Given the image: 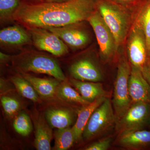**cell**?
<instances>
[{
	"mask_svg": "<svg viewBox=\"0 0 150 150\" xmlns=\"http://www.w3.org/2000/svg\"><path fill=\"white\" fill-rule=\"evenodd\" d=\"M32 43L29 32L19 25L5 28L0 31L1 46L20 47Z\"/></svg>",
	"mask_w": 150,
	"mask_h": 150,
	"instance_id": "13",
	"label": "cell"
},
{
	"mask_svg": "<svg viewBox=\"0 0 150 150\" xmlns=\"http://www.w3.org/2000/svg\"><path fill=\"white\" fill-rule=\"evenodd\" d=\"M135 18L143 30L150 58V0H144L136 12Z\"/></svg>",
	"mask_w": 150,
	"mask_h": 150,
	"instance_id": "20",
	"label": "cell"
},
{
	"mask_svg": "<svg viewBox=\"0 0 150 150\" xmlns=\"http://www.w3.org/2000/svg\"><path fill=\"white\" fill-rule=\"evenodd\" d=\"M106 98L107 97L98 98L89 104L83 105L79 110L76 123L72 128L76 142H78L81 139L84 130L92 114L104 102Z\"/></svg>",
	"mask_w": 150,
	"mask_h": 150,
	"instance_id": "16",
	"label": "cell"
},
{
	"mask_svg": "<svg viewBox=\"0 0 150 150\" xmlns=\"http://www.w3.org/2000/svg\"><path fill=\"white\" fill-rule=\"evenodd\" d=\"M84 22L47 29L58 35L68 47L79 50L85 48L91 41V35Z\"/></svg>",
	"mask_w": 150,
	"mask_h": 150,
	"instance_id": "10",
	"label": "cell"
},
{
	"mask_svg": "<svg viewBox=\"0 0 150 150\" xmlns=\"http://www.w3.org/2000/svg\"><path fill=\"white\" fill-rule=\"evenodd\" d=\"M32 43L38 50L48 52L56 56H64L69 53L66 44L56 34L48 29L35 28L28 30Z\"/></svg>",
	"mask_w": 150,
	"mask_h": 150,
	"instance_id": "9",
	"label": "cell"
},
{
	"mask_svg": "<svg viewBox=\"0 0 150 150\" xmlns=\"http://www.w3.org/2000/svg\"><path fill=\"white\" fill-rule=\"evenodd\" d=\"M35 138L34 143L36 149H51V142L52 139V131L46 121L39 118L35 124Z\"/></svg>",
	"mask_w": 150,
	"mask_h": 150,
	"instance_id": "19",
	"label": "cell"
},
{
	"mask_svg": "<svg viewBox=\"0 0 150 150\" xmlns=\"http://www.w3.org/2000/svg\"><path fill=\"white\" fill-rule=\"evenodd\" d=\"M141 71L144 77L150 86V59L146 66L141 70Z\"/></svg>",
	"mask_w": 150,
	"mask_h": 150,
	"instance_id": "29",
	"label": "cell"
},
{
	"mask_svg": "<svg viewBox=\"0 0 150 150\" xmlns=\"http://www.w3.org/2000/svg\"><path fill=\"white\" fill-rule=\"evenodd\" d=\"M129 91L132 103H150V86L141 70L131 65L129 81Z\"/></svg>",
	"mask_w": 150,
	"mask_h": 150,
	"instance_id": "12",
	"label": "cell"
},
{
	"mask_svg": "<svg viewBox=\"0 0 150 150\" xmlns=\"http://www.w3.org/2000/svg\"><path fill=\"white\" fill-rule=\"evenodd\" d=\"M131 71V63L127 55L122 53L118 57L117 74L111 100L117 121L123 116L132 103L129 91Z\"/></svg>",
	"mask_w": 150,
	"mask_h": 150,
	"instance_id": "4",
	"label": "cell"
},
{
	"mask_svg": "<svg viewBox=\"0 0 150 150\" xmlns=\"http://www.w3.org/2000/svg\"><path fill=\"white\" fill-rule=\"evenodd\" d=\"M15 66L23 73L31 72L45 74L61 81L67 79L55 59L50 56L31 51H26L13 58Z\"/></svg>",
	"mask_w": 150,
	"mask_h": 150,
	"instance_id": "3",
	"label": "cell"
},
{
	"mask_svg": "<svg viewBox=\"0 0 150 150\" xmlns=\"http://www.w3.org/2000/svg\"><path fill=\"white\" fill-rule=\"evenodd\" d=\"M11 59L12 57L10 55L4 54L3 52H0V60L2 63H5Z\"/></svg>",
	"mask_w": 150,
	"mask_h": 150,
	"instance_id": "30",
	"label": "cell"
},
{
	"mask_svg": "<svg viewBox=\"0 0 150 150\" xmlns=\"http://www.w3.org/2000/svg\"><path fill=\"white\" fill-rule=\"evenodd\" d=\"M11 80L21 96L33 102L39 101L38 93L32 84L23 77H13Z\"/></svg>",
	"mask_w": 150,
	"mask_h": 150,
	"instance_id": "21",
	"label": "cell"
},
{
	"mask_svg": "<svg viewBox=\"0 0 150 150\" xmlns=\"http://www.w3.org/2000/svg\"></svg>",
	"mask_w": 150,
	"mask_h": 150,
	"instance_id": "32",
	"label": "cell"
},
{
	"mask_svg": "<svg viewBox=\"0 0 150 150\" xmlns=\"http://www.w3.org/2000/svg\"><path fill=\"white\" fill-rule=\"evenodd\" d=\"M13 127L17 133L23 137L29 135L32 130L30 118L25 113H20L17 116L13 121Z\"/></svg>",
	"mask_w": 150,
	"mask_h": 150,
	"instance_id": "25",
	"label": "cell"
},
{
	"mask_svg": "<svg viewBox=\"0 0 150 150\" xmlns=\"http://www.w3.org/2000/svg\"><path fill=\"white\" fill-rule=\"evenodd\" d=\"M21 0H0L1 23L14 21V16L21 4Z\"/></svg>",
	"mask_w": 150,
	"mask_h": 150,
	"instance_id": "24",
	"label": "cell"
},
{
	"mask_svg": "<svg viewBox=\"0 0 150 150\" xmlns=\"http://www.w3.org/2000/svg\"><path fill=\"white\" fill-rule=\"evenodd\" d=\"M116 121L112 101L106 98L92 114L83 131L84 139L90 140L98 137L109 130Z\"/></svg>",
	"mask_w": 150,
	"mask_h": 150,
	"instance_id": "6",
	"label": "cell"
},
{
	"mask_svg": "<svg viewBox=\"0 0 150 150\" xmlns=\"http://www.w3.org/2000/svg\"><path fill=\"white\" fill-rule=\"evenodd\" d=\"M87 21L95 34L101 60L105 63L111 62L119 54L112 32L97 9L89 17Z\"/></svg>",
	"mask_w": 150,
	"mask_h": 150,
	"instance_id": "5",
	"label": "cell"
},
{
	"mask_svg": "<svg viewBox=\"0 0 150 150\" xmlns=\"http://www.w3.org/2000/svg\"><path fill=\"white\" fill-rule=\"evenodd\" d=\"M75 142L72 128L69 127L58 129L55 133L54 149L57 150L68 149Z\"/></svg>",
	"mask_w": 150,
	"mask_h": 150,
	"instance_id": "22",
	"label": "cell"
},
{
	"mask_svg": "<svg viewBox=\"0 0 150 150\" xmlns=\"http://www.w3.org/2000/svg\"><path fill=\"white\" fill-rule=\"evenodd\" d=\"M1 101L4 111L10 117L14 115L20 108V103L13 98L3 96L1 97Z\"/></svg>",
	"mask_w": 150,
	"mask_h": 150,
	"instance_id": "26",
	"label": "cell"
},
{
	"mask_svg": "<svg viewBox=\"0 0 150 150\" xmlns=\"http://www.w3.org/2000/svg\"><path fill=\"white\" fill-rule=\"evenodd\" d=\"M72 77L84 81L100 82L103 80V75L97 64L89 57L77 60L69 69Z\"/></svg>",
	"mask_w": 150,
	"mask_h": 150,
	"instance_id": "11",
	"label": "cell"
},
{
	"mask_svg": "<svg viewBox=\"0 0 150 150\" xmlns=\"http://www.w3.org/2000/svg\"><path fill=\"white\" fill-rule=\"evenodd\" d=\"M119 144L128 149L140 150L150 146V131L136 130L119 137Z\"/></svg>",
	"mask_w": 150,
	"mask_h": 150,
	"instance_id": "15",
	"label": "cell"
},
{
	"mask_svg": "<svg viewBox=\"0 0 150 150\" xmlns=\"http://www.w3.org/2000/svg\"><path fill=\"white\" fill-rule=\"evenodd\" d=\"M111 138H106L95 142L86 148V150H106L110 147Z\"/></svg>",
	"mask_w": 150,
	"mask_h": 150,
	"instance_id": "28",
	"label": "cell"
},
{
	"mask_svg": "<svg viewBox=\"0 0 150 150\" xmlns=\"http://www.w3.org/2000/svg\"><path fill=\"white\" fill-rule=\"evenodd\" d=\"M22 75L32 84L40 96L45 98L53 97L57 93V89L60 84L58 80L36 77L25 73H23Z\"/></svg>",
	"mask_w": 150,
	"mask_h": 150,
	"instance_id": "17",
	"label": "cell"
},
{
	"mask_svg": "<svg viewBox=\"0 0 150 150\" xmlns=\"http://www.w3.org/2000/svg\"><path fill=\"white\" fill-rule=\"evenodd\" d=\"M96 10V0H70L63 2L21 0L14 21L28 30L47 29L87 21Z\"/></svg>",
	"mask_w": 150,
	"mask_h": 150,
	"instance_id": "1",
	"label": "cell"
},
{
	"mask_svg": "<svg viewBox=\"0 0 150 150\" xmlns=\"http://www.w3.org/2000/svg\"><path fill=\"white\" fill-rule=\"evenodd\" d=\"M150 118V103H133L115 123L118 137L131 131L142 129Z\"/></svg>",
	"mask_w": 150,
	"mask_h": 150,
	"instance_id": "8",
	"label": "cell"
},
{
	"mask_svg": "<svg viewBox=\"0 0 150 150\" xmlns=\"http://www.w3.org/2000/svg\"><path fill=\"white\" fill-rule=\"evenodd\" d=\"M96 9L113 34L119 51L126 43L136 13L109 0H96Z\"/></svg>",
	"mask_w": 150,
	"mask_h": 150,
	"instance_id": "2",
	"label": "cell"
},
{
	"mask_svg": "<svg viewBox=\"0 0 150 150\" xmlns=\"http://www.w3.org/2000/svg\"><path fill=\"white\" fill-rule=\"evenodd\" d=\"M125 44L126 55L131 66L141 71L150 58L148 55L144 33L135 18Z\"/></svg>",
	"mask_w": 150,
	"mask_h": 150,
	"instance_id": "7",
	"label": "cell"
},
{
	"mask_svg": "<svg viewBox=\"0 0 150 150\" xmlns=\"http://www.w3.org/2000/svg\"><path fill=\"white\" fill-rule=\"evenodd\" d=\"M46 117L50 126L58 129L70 127L74 119L71 110L62 108L49 109L46 112Z\"/></svg>",
	"mask_w": 150,
	"mask_h": 150,
	"instance_id": "18",
	"label": "cell"
},
{
	"mask_svg": "<svg viewBox=\"0 0 150 150\" xmlns=\"http://www.w3.org/2000/svg\"><path fill=\"white\" fill-rule=\"evenodd\" d=\"M67 82L63 81L57 89V95L59 98L67 101L82 105L83 106L90 103L91 102L84 99L80 94L71 87Z\"/></svg>",
	"mask_w": 150,
	"mask_h": 150,
	"instance_id": "23",
	"label": "cell"
},
{
	"mask_svg": "<svg viewBox=\"0 0 150 150\" xmlns=\"http://www.w3.org/2000/svg\"><path fill=\"white\" fill-rule=\"evenodd\" d=\"M40 1L46 2H63L67 1L70 0H40Z\"/></svg>",
	"mask_w": 150,
	"mask_h": 150,
	"instance_id": "31",
	"label": "cell"
},
{
	"mask_svg": "<svg viewBox=\"0 0 150 150\" xmlns=\"http://www.w3.org/2000/svg\"><path fill=\"white\" fill-rule=\"evenodd\" d=\"M70 84L79 92L84 99L91 102L101 97H108L109 94L103 88L102 84L100 82L84 81L71 78Z\"/></svg>",
	"mask_w": 150,
	"mask_h": 150,
	"instance_id": "14",
	"label": "cell"
},
{
	"mask_svg": "<svg viewBox=\"0 0 150 150\" xmlns=\"http://www.w3.org/2000/svg\"><path fill=\"white\" fill-rule=\"evenodd\" d=\"M114 4L136 13L144 0H109Z\"/></svg>",
	"mask_w": 150,
	"mask_h": 150,
	"instance_id": "27",
	"label": "cell"
}]
</instances>
